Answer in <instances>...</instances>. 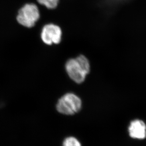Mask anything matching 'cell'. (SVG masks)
Wrapping results in <instances>:
<instances>
[{"mask_svg":"<svg viewBox=\"0 0 146 146\" xmlns=\"http://www.w3.org/2000/svg\"><path fill=\"white\" fill-rule=\"evenodd\" d=\"M65 68L68 76L77 84L84 82L90 71L88 60L84 55H80L74 58H71L66 62Z\"/></svg>","mask_w":146,"mask_h":146,"instance_id":"6da1fadb","label":"cell"},{"mask_svg":"<svg viewBox=\"0 0 146 146\" xmlns=\"http://www.w3.org/2000/svg\"><path fill=\"white\" fill-rule=\"evenodd\" d=\"M38 3L49 9H54L58 6L59 0H37Z\"/></svg>","mask_w":146,"mask_h":146,"instance_id":"8992f818","label":"cell"},{"mask_svg":"<svg viewBox=\"0 0 146 146\" xmlns=\"http://www.w3.org/2000/svg\"><path fill=\"white\" fill-rule=\"evenodd\" d=\"M40 17L38 6L34 3H27L19 11L17 21L21 25L31 28L34 27Z\"/></svg>","mask_w":146,"mask_h":146,"instance_id":"3957f363","label":"cell"},{"mask_svg":"<svg viewBox=\"0 0 146 146\" xmlns=\"http://www.w3.org/2000/svg\"><path fill=\"white\" fill-rule=\"evenodd\" d=\"M129 131L130 136L134 139H141L146 137V125L141 120L137 119L131 122Z\"/></svg>","mask_w":146,"mask_h":146,"instance_id":"5b68a950","label":"cell"},{"mask_svg":"<svg viewBox=\"0 0 146 146\" xmlns=\"http://www.w3.org/2000/svg\"><path fill=\"white\" fill-rule=\"evenodd\" d=\"M57 111L65 115H73L82 108L81 99L73 93H67L61 97L56 106Z\"/></svg>","mask_w":146,"mask_h":146,"instance_id":"7a4b0ae2","label":"cell"},{"mask_svg":"<svg viewBox=\"0 0 146 146\" xmlns=\"http://www.w3.org/2000/svg\"><path fill=\"white\" fill-rule=\"evenodd\" d=\"M62 30L60 27L53 23L45 25L41 33L42 41L48 45L58 44L62 39Z\"/></svg>","mask_w":146,"mask_h":146,"instance_id":"277c9868","label":"cell"},{"mask_svg":"<svg viewBox=\"0 0 146 146\" xmlns=\"http://www.w3.org/2000/svg\"><path fill=\"white\" fill-rule=\"evenodd\" d=\"M63 146H81V144L76 138L69 137L64 140Z\"/></svg>","mask_w":146,"mask_h":146,"instance_id":"52a82bcc","label":"cell"}]
</instances>
